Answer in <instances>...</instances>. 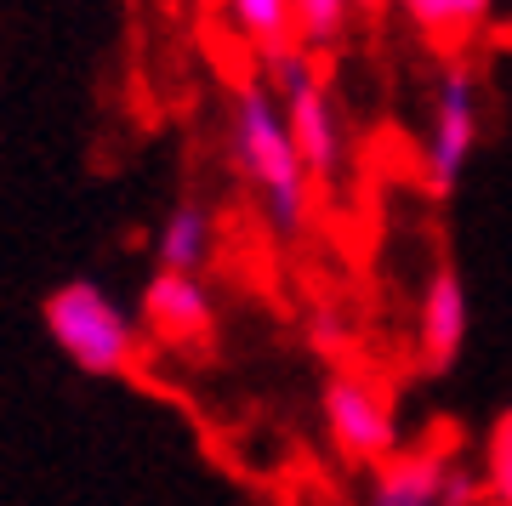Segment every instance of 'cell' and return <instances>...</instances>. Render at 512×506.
Here are the masks:
<instances>
[{"instance_id":"cell-8","label":"cell","mask_w":512,"mask_h":506,"mask_svg":"<svg viewBox=\"0 0 512 506\" xmlns=\"http://www.w3.org/2000/svg\"><path fill=\"white\" fill-rule=\"evenodd\" d=\"M279 109H285V126H291V143H296V154H302V165H308L319 182H330L342 171V126H336V109H330L325 86L308 80V86L285 91Z\"/></svg>"},{"instance_id":"cell-10","label":"cell","mask_w":512,"mask_h":506,"mask_svg":"<svg viewBox=\"0 0 512 506\" xmlns=\"http://www.w3.org/2000/svg\"><path fill=\"white\" fill-rule=\"evenodd\" d=\"M399 6L433 46H461V40H473L495 12V0H399Z\"/></svg>"},{"instance_id":"cell-4","label":"cell","mask_w":512,"mask_h":506,"mask_svg":"<svg viewBox=\"0 0 512 506\" xmlns=\"http://www.w3.org/2000/svg\"><path fill=\"white\" fill-rule=\"evenodd\" d=\"M484 137V109H478V74L467 63H450L433 86V109H427V143H421V177L433 194H456L467 165Z\"/></svg>"},{"instance_id":"cell-11","label":"cell","mask_w":512,"mask_h":506,"mask_svg":"<svg viewBox=\"0 0 512 506\" xmlns=\"http://www.w3.org/2000/svg\"><path fill=\"white\" fill-rule=\"evenodd\" d=\"M228 12H234L239 35H245V40H256L262 52H274V46H285V35L296 29L291 0H228Z\"/></svg>"},{"instance_id":"cell-5","label":"cell","mask_w":512,"mask_h":506,"mask_svg":"<svg viewBox=\"0 0 512 506\" xmlns=\"http://www.w3.org/2000/svg\"><path fill=\"white\" fill-rule=\"evenodd\" d=\"M467 330H473V302H467V285H461V273L450 262L427 273V285H421V302H416V359L421 370H456L461 347H467Z\"/></svg>"},{"instance_id":"cell-6","label":"cell","mask_w":512,"mask_h":506,"mask_svg":"<svg viewBox=\"0 0 512 506\" xmlns=\"http://www.w3.org/2000/svg\"><path fill=\"white\" fill-rule=\"evenodd\" d=\"M143 325L165 347H205L217 330V302L200 285V273H154L143 285Z\"/></svg>"},{"instance_id":"cell-12","label":"cell","mask_w":512,"mask_h":506,"mask_svg":"<svg viewBox=\"0 0 512 506\" xmlns=\"http://www.w3.org/2000/svg\"><path fill=\"white\" fill-rule=\"evenodd\" d=\"M484 501L490 506H512V410L490 421L484 433Z\"/></svg>"},{"instance_id":"cell-2","label":"cell","mask_w":512,"mask_h":506,"mask_svg":"<svg viewBox=\"0 0 512 506\" xmlns=\"http://www.w3.org/2000/svg\"><path fill=\"white\" fill-rule=\"evenodd\" d=\"M46 336L57 342V353L74 364V370H86V376H131L137 370V325H131V313L114 302L103 285L92 279H69V285H57L46 296Z\"/></svg>"},{"instance_id":"cell-13","label":"cell","mask_w":512,"mask_h":506,"mask_svg":"<svg viewBox=\"0 0 512 506\" xmlns=\"http://www.w3.org/2000/svg\"><path fill=\"white\" fill-rule=\"evenodd\" d=\"M348 6L353 0H291L302 46H336L348 35Z\"/></svg>"},{"instance_id":"cell-7","label":"cell","mask_w":512,"mask_h":506,"mask_svg":"<svg viewBox=\"0 0 512 506\" xmlns=\"http://www.w3.org/2000/svg\"><path fill=\"white\" fill-rule=\"evenodd\" d=\"M450 472L456 461L444 450H399L370 472L365 506H450Z\"/></svg>"},{"instance_id":"cell-9","label":"cell","mask_w":512,"mask_h":506,"mask_svg":"<svg viewBox=\"0 0 512 506\" xmlns=\"http://www.w3.org/2000/svg\"><path fill=\"white\" fill-rule=\"evenodd\" d=\"M205 256H211V211H205L200 199L171 205L160 234H154V262L165 273H200Z\"/></svg>"},{"instance_id":"cell-3","label":"cell","mask_w":512,"mask_h":506,"mask_svg":"<svg viewBox=\"0 0 512 506\" xmlns=\"http://www.w3.org/2000/svg\"><path fill=\"white\" fill-rule=\"evenodd\" d=\"M319 416H325V433H330V450L342 461H359V467H382L404 450V433H399V410L387 398L382 381L370 376H342L325 381V398H319Z\"/></svg>"},{"instance_id":"cell-14","label":"cell","mask_w":512,"mask_h":506,"mask_svg":"<svg viewBox=\"0 0 512 506\" xmlns=\"http://www.w3.org/2000/svg\"><path fill=\"white\" fill-rule=\"evenodd\" d=\"M359 6H382V0H359Z\"/></svg>"},{"instance_id":"cell-1","label":"cell","mask_w":512,"mask_h":506,"mask_svg":"<svg viewBox=\"0 0 512 506\" xmlns=\"http://www.w3.org/2000/svg\"><path fill=\"white\" fill-rule=\"evenodd\" d=\"M234 160H239V171H245V182L256 188V199H262L274 234L279 239L302 234V228H308L313 171L302 165V154H296L274 86H262V80H245L239 97H234Z\"/></svg>"}]
</instances>
